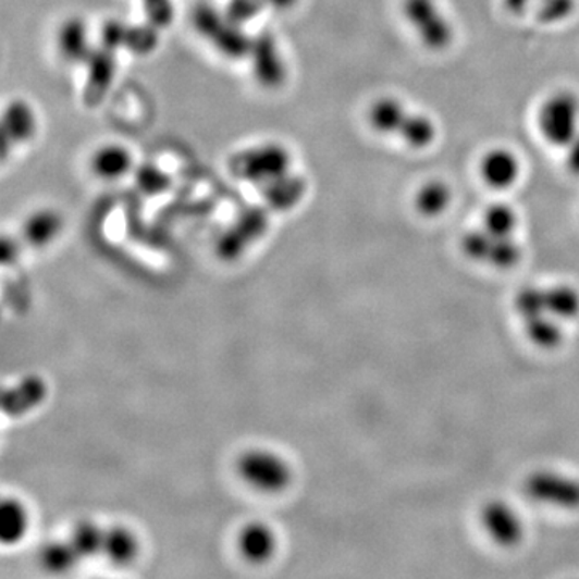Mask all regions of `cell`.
<instances>
[{"instance_id": "obj_1", "label": "cell", "mask_w": 579, "mask_h": 579, "mask_svg": "<svg viewBox=\"0 0 579 579\" xmlns=\"http://www.w3.org/2000/svg\"><path fill=\"white\" fill-rule=\"evenodd\" d=\"M192 23L198 35L207 39L225 59L241 60L250 56V37L242 32L241 25L208 3L195 7Z\"/></svg>"}, {"instance_id": "obj_2", "label": "cell", "mask_w": 579, "mask_h": 579, "mask_svg": "<svg viewBox=\"0 0 579 579\" xmlns=\"http://www.w3.org/2000/svg\"><path fill=\"white\" fill-rule=\"evenodd\" d=\"M538 131L549 145L567 148L579 133V97L571 90H558L544 100L538 111Z\"/></svg>"}, {"instance_id": "obj_3", "label": "cell", "mask_w": 579, "mask_h": 579, "mask_svg": "<svg viewBox=\"0 0 579 579\" xmlns=\"http://www.w3.org/2000/svg\"><path fill=\"white\" fill-rule=\"evenodd\" d=\"M237 473L242 481L264 494H278L292 483V469L279 454L266 449H251L237 460Z\"/></svg>"}, {"instance_id": "obj_4", "label": "cell", "mask_w": 579, "mask_h": 579, "mask_svg": "<svg viewBox=\"0 0 579 579\" xmlns=\"http://www.w3.org/2000/svg\"><path fill=\"white\" fill-rule=\"evenodd\" d=\"M403 15L426 49L441 52L454 42L453 23L436 0H403Z\"/></svg>"}, {"instance_id": "obj_5", "label": "cell", "mask_w": 579, "mask_h": 579, "mask_svg": "<svg viewBox=\"0 0 579 579\" xmlns=\"http://www.w3.org/2000/svg\"><path fill=\"white\" fill-rule=\"evenodd\" d=\"M292 158L287 148L264 144L235 155L229 164L231 174L247 182H269L288 173Z\"/></svg>"}, {"instance_id": "obj_6", "label": "cell", "mask_w": 579, "mask_h": 579, "mask_svg": "<svg viewBox=\"0 0 579 579\" xmlns=\"http://www.w3.org/2000/svg\"><path fill=\"white\" fill-rule=\"evenodd\" d=\"M525 491L531 500L545 506L579 507V480L554 470H540L530 475Z\"/></svg>"}, {"instance_id": "obj_7", "label": "cell", "mask_w": 579, "mask_h": 579, "mask_svg": "<svg viewBox=\"0 0 579 579\" xmlns=\"http://www.w3.org/2000/svg\"><path fill=\"white\" fill-rule=\"evenodd\" d=\"M463 250L469 258L490 262L497 268L514 266L520 258V247L514 238L500 237L483 227L464 235Z\"/></svg>"}, {"instance_id": "obj_8", "label": "cell", "mask_w": 579, "mask_h": 579, "mask_svg": "<svg viewBox=\"0 0 579 579\" xmlns=\"http://www.w3.org/2000/svg\"><path fill=\"white\" fill-rule=\"evenodd\" d=\"M251 63L256 81L266 89H278L287 77L284 60L279 53L278 42L269 32L259 33L251 39Z\"/></svg>"}, {"instance_id": "obj_9", "label": "cell", "mask_w": 579, "mask_h": 579, "mask_svg": "<svg viewBox=\"0 0 579 579\" xmlns=\"http://www.w3.org/2000/svg\"><path fill=\"white\" fill-rule=\"evenodd\" d=\"M114 50L100 46L86 60L87 77L84 84L83 102L87 109H97L109 96L116 70Z\"/></svg>"}, {"instance_id": "obj_10", "label": "cell", "mask_w": 579, "mask_h": 579, "mask_svg": "<svg viewBox=\"0 0 579 579\" xmlns=\"http://www.w3.org/2000/svg\"><path fill=\"white\" fill-rule=\"evenodd\" d=\"M268 229V213L264 208L251 207L241 214L232 227L222 235L218 251L222 258L232 259L242 254L251 242L261 237Z\"/></svg>"}, {"instance_id": "obj_11", "label": "cell", "mask_w": 579, "mask_h": 579, "mask_svg": "<svg viewBox=\"0 0 579 579\" xmlns=\"http://www.w3.org/2000/svg\"><path fill=\"white\" fill-rule=\"evenodd\" d=\"M481 525L494 543L510 547L523 538V521L514 507L504 501H491L481 510Z\"/></svg>"}, {"instance_id": "obj_12", "label": "cell", "mask_w": 579, "mask_h": 579, "mask_svg": "<svg viewBox=\"0 0 579 579\" xmlns=\"http://www.w3.org/2000/svg\"><path fill=\"white\" fill-rule=\"evenodd\" d=\"M520 158L506 147L491 148L480 160L481 180L494 190L514 187L520 180Z\"/></svg>"}, {"instance_id": "obj_13", "label": "cell", "mask_w": 579, "mask_h": 579, "mask_svg": "<svg viewBox=\"0 0 579 579\" xmlns=\"http://www.w3.org/2000/svg\"><path fill=\"white\" fill-rule=\"evenodd\" d=\"M36 133L35 111L23 100H13L7 106L2 118V155L9 153L10 145L23 144Z\"/></svg>"}, {"instance_id": "obj_14", "label": "cell", "mask_w": 579, "mask_h": 579, "mask_svg": "<svg viewBox=\"0 0 579 579\" xmlns=\"http://www.w3.org/2000/svg\"><path fill=\"white\" fill-rule=\"evenodd\" d=\"M237 547L242 557L250 564H266L274 557L278 538L268 525L251 521L238 533Z\"/></svg>"}, {"instance_id": "obj_15", "label": "cell", "mask_w": 579, "mask_h": 579, "mask_svg": "<svg viewBox=\"0 0 579 579\" xmlns=\"http://www.w3.org/2000/svg\"><path fill=\"white\" fill-rule=\"evenodd\" d=\"M412 111L396 97H380L367 111V121L375 133L399 137Z\"/></svg>"}, {"instance_id": "obj_16", "label": "cell", "mask_w": 579, "mask_h": 579, "mask_svg": "<svg viewBox=\"0 0 579 579\" xmlns=\"http://www.w3.org/2000/svg\"><path fill=\"white\" fill-rule=\"evenodd\" d=\"M47 396V385L40 377L29 375L7 389L2 396V410L5 416L22 417L36 409Z\"/></svg>"}, {"instance_id": "obj_17", "label": "cell", "mask_w": 579, "mask_h": 579, "mask_svg": "<svg viewBox=\"0 0 579 579\" xmlns=\"http://www.w3.org/2000/svg\"><path fill=\"white\" fill-rule=\"evenodd\" d=\"M305 194L306 181L301 176L287 173L278 180L266 182L262 197L271 210L288 211L303 200Z\"/></svg>"}, {"instance_id": "obj_18", "label": "cell", "mask_w": 579, "mask_h": 579, "mask_svg": "<svg viewBox=\"0 0 579 579\" xmlns=\"http://www.w3.org/2000/svg\"><path fill=\"white\" fill-rule=\"evenodd\" d=\"M90 167L100 180L113 181L130 173L133 168V157L123 145L110 144L94 153Z\"/></svg>"}, {"instance_id": "obj_19", "label": "cell", "mask_w": 579, "mask_h": 579, "mask_svg": "<svg viewBox=\"0 0 579 579\" xmlns=\"http://www.w3.org/2000/svg\"><path fill=\"white\" fill-rule=\"evenodd\" d=\"M451 204H453V190L441 180L423 182L414 197L416 210L423 218L441 217L449 210Z\"/></svg>"}, {"instance_id": "obj_20", "label": "cell", "mask_w": 579, "mask_h": 579, "mask_svg": "<svg viewBox=\"0 0 579 579\" xmlns=\"http://www.w3.org/2000/svg\"><path fill=\"white\" fill-rule=\"evenodd\" d=\"M102 555L114 565L131 564L139 555V541L130 528L121 525L107 528Z\"/></svg>"}, {"instance_id": "obj_21", "label": "cell", "mask_w": 579, "mask_h": 579, "mask_svg": "<svg viewBox=\"0 0 579 579\" xmlns=\"http://www.w3.org/2000/svg\"><path fill=\"white\" fill-rule=\"evenodd\" d=\"M62 227V217L57 211L40 210L26 219L23 225V237L32 247H46L50 242L56 241Z\"/></svg>"}, {"instance_id": "obj_22", "label": "cell", "mask_w": 579, "mask_h": 579, "mask_svg": "<svg viewBox=\"0 0 579 579\" xmlns=\"http://www.w3.org/2000/svg\"><path fill=\"white\" fill-rule=\"evenodd\" d=\"M59 50L69 62H84L89 59L94 49L87 40V29L79 19H70L63 23L59 32Z\"/></svg>"}, {"instance_id": "obj_23", "label": "cell", "mask_w": 579, "mask_h": 579, "mask_svg": "<svg viewBox=\"0 0 579 579\" xmlns=\"http://www.w3.org/2000/svg\"><path fill=\"white\" fill-rule=\"evenodd\" d=\"M29 517L22 501L3 500L0 506V541L19 544L28 533Z\"/></svg>"}, {"instance_id": "obj_24", "label": "cell", "mask_w": 579, "mask_h": 579, "mask_svg": "<svg viewBox=\"0 0 579 579\" xmlns=\"http://www.w3.org/2000/svg\"><path fill=\"white\" fill-rule=\"evenodd\" d=\"M79 560V554L70 541L69 543L56 541V543L46 544L39 554L40 567L52 575L70 574Z\"/></svg>"}, {"instance_id": "obj_25", "label": "cell", "mask_w": 579, "mask_h": 579, "mask_svg": "<svg viewBox=\"0 0 579 579\" xmlns=\"http://www.w3.org/2000/svg\"><path fill=\"white\" fill-rule=\"evenodd\" d=\"M438 137V127L429 114L412 111L399 139L412 150H426Z\"/></svg>"}, {"instance_id": "obj_26", "label": "cell", "mask_w": 579, "mask_h": 579, "mask_svg": "<svg viewBox=\"0 0 579 579\" xmlns=\"http://www.w3.org/2000/svg\"><path fill=\"white\" fill-rule=\"evenodd\" d=\"M103 540H106V528L99 527L94 521H79L74 527L70 543L76 549L81 560L84 558L97 557L102 555Z\"/></svg>"}, {"instance_id": "obj_27", "label": "cell", "mask_w": 579, "mask_h": 579, "mask_svg": "<svg viewBox=\"0 0 579 579\" xmlns=\"http://www.w3.org/2000/svg\"><path fill=\"white\" fill-rule=\"evenodd\" d=\"M518 214L507 204H493L484 210L481 227L500 237H512L517 231Z\"/></svg>"}, {"instance_id": "obj_28", "label": "cell", "mask_w": 579, "mask_h": 579, "mask_svg": "<svg viewBox=\"0 0 579 579\" xmlns=\"http://www.w3.org/2000/svg\"><path fill=\"white\" fill-rule=\"evenodd\" d=\"M157 26L151 25L150 22L145 25H130L127 26L126 44L124 49L133 52L134 56H150L157 50L158 42H160V33Z\"/></svg>"}, {"instance_id": "obj_29", "label": "cell", "mask_w": 579, "mask_h": 579, "mask_svg": "<svg viewBox=\"0 0 579 579\" xmlns=\"http://www.w3.org/2000/svg\"><path fill=\"white\" fill-rule=\"evenodd\" d=\"M136 184L145 195H160L173 185L170 174L161 171L155 164H143L136 170Z\"/></svg>"}, {"instance_id": "obj_30", "label": "cell", "mask_w": 579, "mask_h": 579, "mask_svg": "<svg viewBox=\"0 0 579 579\" xmlns=\"http://www.w3.org/2000/svg\"><path fill=\"white\" fill-rule=\"evenodd\" d=\"M533 7L541 23L554 25L571 16L577 9V0H538Z\"/></svg>"}, {"instance_id": "obj_31", "label": "cell", "mask_w": 579, "mask_h": 579, "mask_svg": "<svg viewBox=\"0 0 579 579\" xmlns=\"http://www.w3.org/2000/svg\"><path fill=\"white\" fill-rule=\"evenodd\" d=\"M266 5L268 0H229L225 15L237 25H244L258 16Z\"/></svg>"}, {"instance_id": "obj_32", "label": "cell", "mask_w": 579, "mask_h": 579, "mask_svg": "<svg viewBox=\"0 0 579 579\" xmlns=\"http://www.w3.org/2000/svg\"><path fill=\"white\" fill-rule=\"evenodd\" d=\"M148 22L157 28H168L174 20V5L171 0H143Z\"/></svg>"}, {"instance_id": "obj_33", "label": "cell", "mask_w": 579, "mask_h": 579, "mask_svg": "<svg viewBox=\"0 0 579 579\" xmlns=\"http://www.w3.org/2000/svg\"><path fill=\"white\" fill-rule=\"evenodd\" d=\"M127 26L130 25L120 22V20H109L100 32V46L114 50V52L118 49H123L124 44H126Z\"/></svg>"}, {"instance_id": "obj_34", "label": "cell", "mask_w": 579, "mask_h": 579, "mask_svg": "<svg viewBox=\"0 0 579 579\" xmlns=\"http://www.w3.org/2000/svg\"><path fill=\"white\" fill-rule=\"evenodd\" d=\"M567 155H565V164L567 170L570 171L574 176H579V133L578 136L567 145Z\"/></svg>"}, {"instance_id": "obj_35", "label": "cell", "mask_w": 579, "mask_h": 579, "mask_svg": "<svg viewBox=\"0 0 579 579\" xmlns=\"http://www.w3.org/2000/svg\"><path fill=\"white\" fill-rule=\"evenodd\" d=\"M537 2L538 0H504V7L512 15H520V13L527 12Z\"/></svg>"}, {"instance_id": "obj_36", "label": "cell", "mask_w": 579, "mask_h": 579, "mask_svg": "<svg viewBox=\"0 0 579 579\" xmlns=\"http://www.w3.org/2000/svg\"><path fill=\"white\" fill-rule=\"evenodd\" d=\"M19 256V245L15 242L9 241V238H3L2 242V258L3 262H9L10 259H15Z\"/></svg>"}, {"instance_id": "obj_37", "label": "cell", "mask_w": 579, "mask_h": 579, "mask_svg": "<svg viewBox=\"0 0 579 579\" xmlns=\"http://www.w3.org/2000/svg\"><path fill=\"white\" fill-rule=\"evenodd\" d=\"M298 0H268V3H271L275 9H290V7L295 5Z\"/></svg>"}]
</instances>
